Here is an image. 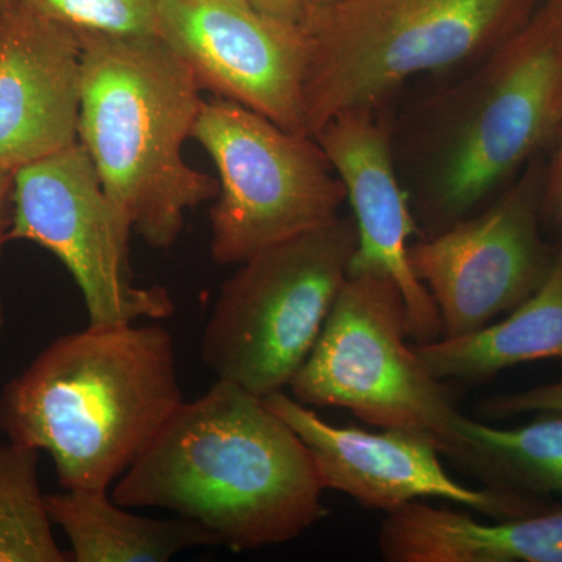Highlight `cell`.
I'll use <instances>...</instances> for the list:
<instances>
[{
    "label": "cell",
    "instance_id": "6da1fadb",
    "mask_svg": "<svg viewBox=\"0 0 562 562\" xmlns=\"http://www.w3.org/2000/svg\"><path fill=\"white\" fill-rule=\"evenodd\" d=\"M312 453L262 398L217 380L183 402L113 484L125 508L201 525L233 552L294 541L327 517Z\"/></svg>",
    "mask_w": 562,
    "mask_h": 562
},
{
    "label": "cell",
    "instance_id": "7a4b0ae2",
    "mask_svg": "<svg viewBox=\"0 0 562 562\" xmlns=\"http://www.w3.org/2000/svg\"><path fill=\"white\" fill-rule=\"evenodd\" d=\"M183 403L160 324L68 333L0 391L7 441L47 452L61 490L110 491Z\"/></svg>",
    "mask_w": 562,
    "mask_h": 562
},
{
    "label": "cell",
    "instance_id": "3957f363",
    "mask_svg": "<svg viewBox=\"0 0 562 562\" xmlns=\"http://www.w3.org/2000/svg\"><path fill=\"white\" fill-rule=\"evenodd\" d=\"M76 35L83 65L79 143L132 232L151 247L169 249L188 211L220 191V181L183 158L203 101L201 87L158 33Z\"/></svg>",
    "mask_w": 562,
    "mask_h": 562
},
{
    "label": "cell",
    "instance_id": "277c9868",
    "mask_svg": "<svg viewBox=\"0 0 562 562\" xmlns=\"http://www.w3.org/2000/svg\"><path fill=\"white\" fill-rule=\"evenodd\" d=\"M530 0H331L306 5L303 125L316 136L353 110H379L403 83L484 58L525 24Z\"/></svg>",
    "mask_w": 562,
    "mask_h": 562
},
{
    "label": "cell",
    "instance_id": "5b68a950",
    "mask_svg": "<svg viewBox=\"0 0 562 562\" xmlns=\"http://www.w3.org/2000/svg\"><path fill=\"white\" fill-rule=\"evenodd\" d=\"M562 131V43L546 11L484 57L439 110L422 210L438 232L464 220Z\"/></svg>",
    "mask_w": 562,
    "mask_h": 562
},
{
    "label": "cell",
    "instance_id": "8992f818",
    "mask_svg": "<svg viewBox=\"0 0 562 562\" xmlns=\"http://www.w3.org/2000/svg\"><path fill=\"white\" fill-rule=\"evenodd\" d=\"M355 249L353 217L339 216L238 265L203 330L206 368L260 398L284 391L319 338Z\"/></svg>",
    "mask_w": 562,
    "mask_h": 562
},
{
    "label": "cell",
    "instance_id": "52a82bcc",
    "mask_svg": "<svg viewBox=\"0 0 562 562\" xmlns=\"http://www.w3.org/2000/svg\"><path fill=\"white\" fill-rule=\"evenodd\" d=\"M408 338V310L397 283L380 273H349L290 384L292 397L347 409L372 427L430 432L449 457L461 413Z\"/></svg>",
    "mask_w": 562,
    "mask_h": 562
},
{
    "label": "cell",
    "instance_id": "ba28073f",
    "mask_svg": "<svg viewBox=\"0 0 562 562\" xmlns=\"http://www.w3.org/2000/svg\"><path fill=\"white\" fill-rule=\"evenodd\" d=\"M192 139L220 176L210 211L211 257L220 265H241L341 216L346 188L314 136L213 95L202 101Z\"/></svg>",
    "mask_w": 562,
    "mask_h": 562
},
{
    "label": "cell",
    "instance_id": "9c48e42d",
    "mask_svg": "<svg viewBox=\"0 0 562 562\" xmlns=\"http://www.w3.org/2000/svg\"><path fill=\"white\" fill-rule=\"evenodd\" d=\"M131 233L80 143L14 171L10 243L38 244L60 260L92 327L166 319L173 312L168 291L133 284Z\"/></svg>",
    "mask_w": 562,
    "mask_h": 562
},
{
    "label": "cell",
    "instance_id": "30bf717a",
    "mask_svg": "<svg viewBox=\"0 0 562 562\" xmlns=\"http://www.w3.org/2000/svg\"><path fill=\"white\" fill-rule=\"evenodd\" d=\"M546 173L532 169L482 214L409 246V266L441 316L443 335L480 330L530 299L557 244L541 235Z\"/></svg>",
    "mask_w": 562,
    "mask_h": 562
},
{
    "label": "cell",
    "instance_id": "8fae6325",
    "mask_svg": "<svg viewBox=\"0 0 562 562\" xmlns=\"http://www.w3.org/2000/svg\"><path fill=\"white\" fill-rule=\"evenodd\" d=\"M158 35L202 91L305 133L308 47L297 22L269 16L249 0H158Z\"/></svg>",
    "mask_w": 562,
    "mask_h": 562
},
{
    "label": "cell",
    "instance_id": "7c38bea8",
    "mask_svg": "<svg viewBox=\"0 0 562 562\" xmlns=\"http://www.w3.org/2000/svg\"><path fill=\"white\" fill-rule=\"evenodd\" d=\"M262 401L308 447L325 491L342 492L362 508L390 514L412 502L441 498L501 520L542 512L557 503L457 482L443 468L441 443L430 432L336 427L284 391Z\"/></svg>",
    "mask_w": 562,
    "mask_h": 562
},
{
    "label": "cell",
    "instance_id": "4fadbf2b",
    "mask_svg": "<svg viewBox=\"0 0 562 562\" xmlns=\"http://www.w3.org/2000/svg\"><path fill=\"white\" fill-rule=\"evenodd\" d=\"M314 138L330 158L353 211L357 249L349 273L390 277L405 299L416 344L442 338L438 306L409 266L417 228L395 169L390 128L376 110H353L333 117Z\"/></svg>",
    "mask_w": 562,
    "mask_h": 562
},
{
    "label": "cell",
    "instance_id": "5bb4252c",
    "mask_svg": "<svg viewBox=\"0 0 562 562\" xmlns=\"http://www.w3.org/2000/svg\"><path fill=\"white\" fill-rule=\"evenodd\" d=\"M76 32L10 3L0 10V168L18 171L79 143Z\"/></svg>",
    "mask_w": 562,
    "mask_h": 562
},
{
    "label": "cell",
    "instance_id": "9a60e30c",
    "mask_svg": "<svg viewBox=\"0 0 562 562\" xmlns=\"http://www.w3.org/2000/svg\"><path fill=\"white\" fill-rule=\"evenodd\" d=\"M379 547L390 562H562V505L486 524L412 502L386 514Z\"/></svg>",
    "mask_w": 562,
    "mask_h": 562
},
{
    "label": "cell",
    "instance_id": "2e32d148",
    "mask_svg": "<svg viewBox=\"0 0 562 562\" xmlns=\"http://www.w3.org/2000/svg\"><path fill=\"white\" fill-rule=\"evenodd\" d=\"M416 350L443 383H484L525 362L562 361V233L549 276L505 319L468 335L416 344Z\"/></svg>",
    "mask_w": 562,
    "mask_h": 562
},
{
    "label": "cell",
    "instance_id": "e0dca14e",
    "mask_svg": "<svg viewBox=\"0 0 562 562\" xmlns=\"http://www.w3.org/2000/svg\"><path fill=\"white\" fill-rule=\"evenodd\" d=\"M52 522L68 538L76 562H166L198 547L220 546L201 525L150 519L117 505L109 491L46 494Z\"/></svg>",
    "mask_w": 562,
    "mask_h": 562
},
{
    "label": "cell",
    "instance_id": "ac0fdd59",
    "mask_svg": "<svg viewBox=\"0 0 562 562\" xmlns=\"http://www.w3.org/2000/svg\"><path fill=\"white\" fill-rule=\"evenodd\" d=\"M450 458L495 490L543 498L562 497V413H539L514 428L462 416Z\"/></svg>",
    "mask_w": 562,
    "mask_h": 562
},
{
    "label": "cell",
    "instance_id": "d6986e66",
    "mask_svg": "<svg viewBox=\"0 0 562 562\" xmlns=\"http://www.w3.org/2000/svg\"><path fill=\"white\" fill-rule=\"evenodd\" d=\"M40 450L0 443V562H68L38 476Z\"/></svg>",
    "mask_w": 562,
    "mask_h": 562
},
{
    "label": "cell",
    "instance_id": "ffe728a7",
    "mask_svg": "<svg viewBox=\"0 0 562 562\" xmlns=\"http://www.w3.org/2000/svg\"><path fill=\"white\" fill-rule=\"evenodd\" d=\"M77 31L157 35L158 0H10Z\"/></svg>",
    "mask_w": 562,
    "mask_h": 562
},
{
    "label": "cell",
    "instance_id": "44dd1931",
    "mask_svg": "<svg viewBox=\"0 0 562 562\" xmlns=\"http://www.w3.org/2000/svg\"><path fill=\"white\" fill-rule=\"evenodd\" d=\"M480 413L491 419H508L522 414L562 413V376L557 382L531 390L486 398L480 405Z\"/></svg>",
    "mask_w": 562,
    "mask_h": 562
},
{
    "label": "cell",
    "instance_id": "7402d4cb",
    "mask_svg": "<svg viewBox=\"0 0 562 562\" xmlns=\"http://www.w3.org/2000/svg\"><path fill=\"white\" fill-rule=\"evenodd\" d=\"M558 150L554 155L552 168L546 176L543 188V210L549 211L562 224V131L558 136Z\"/></svg>",
    "mask_w": 562,
    "mask_h": 562
},
{
    "label": "cell",
    "instance_id": "603a6c76",
    "mask_svg": "<svg viewBox=\"0 0 562 562\" xmlns=\"http://www.w3.org/2000/svg\"><path fill=\"white\" fill-rule=\"evenodd\" d=\"M14 171L0 168V260L13 227Z\"/></svg>",
    "mask_w": 562,
    "mask_h": 562
},
{
    "label": "cell",
    "instance_id": "cb8c5ba5",
    "mask_svg": "<svg viewBox=\"0 0 562 562\" xmlns=\"http://www.w3.org/2000/svg\"><path fill=\"white\" fill-rule=\"evenodd\" d=\"M249 2L269 16L286 22H297V24L308 5V0H249Z\"/></svg>",
    "mask_w": 562,
    "mask_h": 562
},
{
    "label": "cell",
    "instance_id": "d4e9b609",
    "mask_svg": "<svg viewBox=\"0 0 562 562\" xmlns=\"http://www.w3.org/2000/svg\"><path fill=\"white\" fill-rule=\"evenodd\" d=\"M547 18L552 22L554 32L562 43V0H547V5L542 9Z\"/></svg>",
    "mask_w": 562,
    "mask_h": 562
},
{
    "label": "cell",
    "instance_id": "484cf974",
    "mask_svg": "<svg viewBox=\"0 0 562 562\" xmlns=\"http://www.w3.org/2000/svg\"><path fill=\"white\" fill-rule=\"evenodd\" d=\"M3 325H5V310H3L2 299H0V333L3 330Z\"/></svg>",
    "mask_w": 562,
    "mask_h": 562
},
{
    "label": "cell",
    "instance_id": "4316f807",
    "mask_svg": "<svg viewBox=\"0 0 562 562\" xmlns=\"http://www.w3.org/2000/svg\"><path fill=\"white\" fill-rule=\"evenodd\" d=\"M331 0H308V5H321V3H328Z\"/></svg>",
    "mask_w": 562,
    "mask_h": 562
},
{
    "label": "cell",
    "instance_id": "83f0119b",
    "mask_svg": "<svg viewBox=\"0 0 562 562\" xmlns=\"http://www.w3.org/2000/svg\"><path fill=\"white\" fill-rule=\"evenodd\" d=\"M10 0H0V10L3 9V7L9 5Z\"/></svg>",
    "mask_w": 562,
    "mask_h": 562
}]
</instances>
